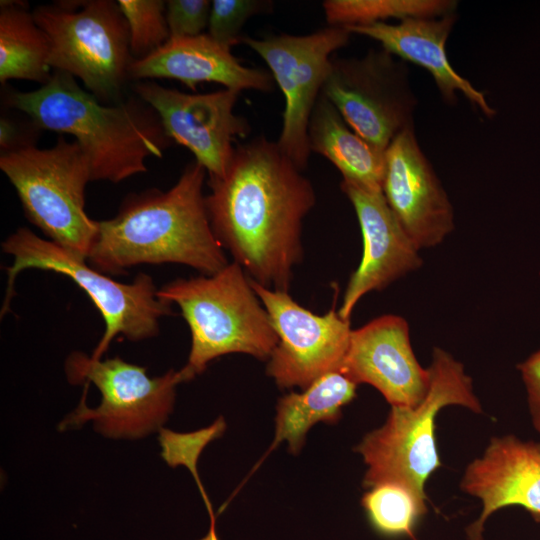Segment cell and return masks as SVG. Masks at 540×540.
Returning <instances> with one entry per match:
<instances>
[{
	"mask_svg": "<svg viewBox=\"0 0 540 540\" xmlns=\"http://www.w3.org/2000/svg\"><path fill=\"white\" fill-rule=\"evenodd\" d=\"M322 94L366 142L385 152L414 126L417 99L406 62L383 48L361 57H332Z\"/></svg>",
	"mask_w": 540,
	"mask_h": 540,
	"instance_id": "obj_10",
	"label": "cell"
},
{
	"mask_svg": "<svg viewBox=\"0 0 540 540\" xmlns=\"http://www.w3.org/2000/svg\"><path fill=\"white\" fill-rule=\"evenodd\" d=\"M0 168L29 221L50 241L87 260L97 221L85 211V188L92 179L79 144L63 135L49 148L27 144L1 153Z\"/></svg>",
	"mask_w": 540,
	"mask_h": 540,
	"instance_id": "obj_8",
	"label": "cell"
},
{
	"mask_svg": "<svg viewBox=\"0 0 540 540\" xmlns=\"http://www.w3.org/2000/svg\"><path fill=\"white\" fill-rule=\"evenodd\" d=\"M384 156L382 193L398 222L419 250L439 245L454 229V210L414 126L400 132Z\"/></svg>",
	"mask_w": 540,
	"mask_h": 540,
	"instance_id": "obj_14",
	"label": "cell"
},
{
	"mask_svg": "<svg viewBox=\"0 0 540 540\" xmlns=\"http://www.w3.org/2000/svg\"><path fill=\"white\" fill-rule=\"evenodd\" d=\"M226 424L223 417H219L210 426L189 433H178L167 428L159 430V444L161 457L170 466H185L194 477L201 495L205 501L209 515L214 516L210 501L205 493L197 471V462L205 446L219 438L225 431Z\"/></svg>",
	"mask_w": 540,
	"mask_h": 540,
	"instance_id": "obj_26",
	"label": "cell"
},
{
	"mask_svg": "<svg viewBox=\"0 0 540 540\" xmlns=\"http://www.w3.org/2000/svg\"><path fill=\"white\" fill-rule=\"evenodd\" d=\"M351 35L345 27L329 26L306 35L284 33L242 39L265 61L284 96L282 129L276 142L301 170L309 162V121L328 76L332 55L348 44Z\"/></svg>",
	"mask_w": 540,
	"mask_h": 540,
	"instance_id": "obj_11",
	"label": "cell"
},
{
	"mask_svg": "<svg viewBox=\"0 0 540 540\" xmlns=\"http://www.w3.org/2000/svg\"><path fill=\"white\" fill-rule=\"evenodd\" d=\"M200 540H219L214 525H211L209 532Z\"/></svg>",
	"mask_w": 540,
	"mask_h": 540,
	"instance_id": "obj_31",
	"label": "cell"
},
{
	"mask_svg": "<svg viewBox=\"0 0 540 540\" xmlns=\"http://www.w3.org/2000/svg\"><path fill=\"white\" fill-rule=\"evenodd\" d=\"M206 173L194 161L169 190L127 196L115 217L97 221L87 258L90 266L114 275L139 264L178 263L202 275L227 266L202 193Z\"/></svg>",
	"mask_w": 540,
	"mask_h": 540,
	"instance_id": "obj_2",
	"label": "cell"
},
{
	"mask_svg": "<svg viewBox=\"0 0 540 540\" xmlns=\"http://www.w3.org/2000/svg\"><path fill=\"white\" fill-rule=\"evenodd\" d=\"M361 504L376 531L386 536L406 535L413 540L414 526L427 512L426 500L395 482L369 488Z\"/></svg>",
	"mask_w": 540,
	"mask_h": 540,
	"instance_id": "obj_24",
	"label": "cell"
},
{
	"mask_svg": "<svg viewBox=\"0 0 540 540\" xmlns=\"http://www.w3.org/2000/svg\"><path fill=\"white\" fill-rule=\"evenodd\" d=\"M277 142L258 136L235 147L205 197L212 230L233 261L260 285L288 291L303 260V221L314 188Z\"/></svg>",
	"mask_w": 540,
	"mask_h": 540,
	"instance_id": "obj_1",
	"label": "cell"
},
{
	"mask_svg": "<svg viewBox=\"0 0 540 540\" xmlns=\"http://www.w3.org/2000/svg\"><path fill=\"white\" fill-rule=\"evenodd\" d=\"M460 488L482 503L480 516L466 528L469 540H483L487 519L507 506H520L540 523V442L514 435L494 437L466 467Z\"/></svg>",
	"mask_w": 540,
	"mask_h": 540,
	"instance_id": "obj_17",
	"label": "cell"
},
{
	"mask_svg": "<svg viewBox=\"0 0 540 540\" xmlns=\"http://www.w3.org/2000/svg\"><path fill=\"white\" fill-rule=\"evenodd\" d=\"M6 100L36 127L72 135L89 161L92 181L119 183L144 173L146 159L161 158L171 144L157 112L139 97L102 103L62 71L54 70L36 90L10 92Z\"/></svg>",
	"mask_w": 540,
	"mask_h": 540,
	"instance_id": "obj_3",
	"label": "cell"
},
{
	"mask_svg": "<svg viewBox=\"0 0 540 540\" xmlns=\"http://www.w3.org/2000/svg\"><path fill=\"white\" fill-rule=\"evenodd\" d=\"M65 373L84 392L58 429L92 422L95 431L111 439H139L159 431L173 411L176 386L187 382L181 370L151 378L145 367L120 357L95 360L81 351L67 357Z\"/></svg>",
	"mask_w": 540,
	"mask_h": 540,
	"instance_id": "obj_6",
	"label": "cell"
},
{
	"mask_svg": "<svg viewBox=\"0 0 540 540\" xmlns=\"http://www.w3.org/2000/svg\"><path fill=\"white\" fill-rule=\"evenodd\" d=\"M132 79L167 78L182 82L192 91L202 82H214L241 92H272L275 81L266 70L244 66L208 33L194 37L169 38L150 55L132 60Z\"/></svg>",
	"mask_w": 540,
	"mask_h": 540,
	"instance_id": "obj_18",
	"label": "cell"
},
{
	"mask_svg": "<svg viewBox=\"0 0 540 540\" xmlns=\"http://www.w3.org/2000/svg\"><path fill=\"white\" fill-rule=\"evenodd\" d=\"M339 371L357 385L376 388L391 406L419 405L430 386L429 370L413 352L407 321L392 314L352 329Z\"/></svg>",
	"mask_w": 540,
	"mask_h": 540,
	"instance_id": "obj_15",
	"label": "cell"
},
{
	"mask_svg": "<svg viewBox=\"0 0 540 540\" xmlns=\"http://www.w3.org/2000/svg\"><path fill=\"white\" fill-rule=\"evenodd\" d=\"M2 249L13 257V263L6 268L8 281L1 315L10 308L15 279L23 270L63 274L88 294L104 319V334L91 356L95 360L101 359L117 335L130 341L156 336L159 320L172 313L171 303L157 297L158 289L151 276L140 273L131 283L117 282L88 265L86 259L27 228H19L10 235Z\"/></svg>",
	"mask_w": 540,
	"mask_h": 540,
	"instance_id": "obj_7",
	"label": "cell"
},
{
	"mask_svg": "<svg viewBox=\"0 0 540 540\" xmlns=\"http://www.w3.org/2000/svg\"><path fill=\"white\" fill-rule=\"evenodd\" d=\"M308 140L311 152L327 158L342 174V181L382 191L385 152L361 138L322 93L310 117Z\"/></svg>",
	"mask_w": 540,
	"mask_h": 540,
	"instance_id": "obj_20",
	"label": "cell"
},
{
	"mask_svg": "<svg viewBox=\"0 0 540 540\" xmlns=\"http://www.w3.org/2000/svg\"><path fill=\"white\" fill-rule=\"evenodd\" d=\"M527 394L531 422L540 434V350L518 365Z\"/></svg>",
	"mask_w": 540,
	"mask_h": 540,
	"instance_id": "obj_29",
	"label": "cell"
},
{
	"mask_svg": "<svg viewBox=\"0 0 540 540\" xmlns=\"http://www.w3.org/2000/svg\"><path fill=\"white\" fill-rule=\"evenodd\" d=\"M278 336L266 373L281 388L306 389L319 377L339 371L351 335L350 320L333 306L317 315L299 305L288 291L274 290L250 278Z\"/></svg>",
	"mask_w": 540,
	"mask_h": 540,
	"instance_id": "obj_12",
	"label": "cell"
},
{
	"mask_svg": "<svg viewBox=\"0 0 540 540\" xmlns=\"http://www.w3.org/2000/svg\"><path fill=\"white\" fill-rule=\"evenodd\" d=\"M133 88L157 112L168 137L189 149L209 178L225 174L234 142L250 133L246 118L234 113L239 91L184 93L153 81L138 82Z\"/></svg>",
	"mask_w": 540,
	"mask_h": 540,
	"instance_id": "obj_13",
	"label": "cell"
},
{
	"mask_svg": "<svg viewBox=\"0 0 540 540\" xmlns=\"http://www.w3.org/2000/svg\"><path fill=\"white\" fill-rule=\"evenodd\" d=\"M32 14L48 37L51 68L81 80L102 103L121 102L133 58L117 1H58Z\"/></svg>",
	"mask_w": 540,
	"mask_h": 540,
	"instance_id": "obj_9",
	"label": "cell"
},
{
	"mask_svg": "<svg viewBox=\"0 0 540 540\" xmlns=\"http://www.w3.org/2000/svg\"><path fill=\"white\" fill-rule=\"evenodd\" d=\"M428 370L430 386L424 400L415 407L391 406L385 423L356 446L367 466L364 487L395 482L426 500V481L441 466L435 441L437 414L449 405L482 413L471 377L450 353L434 348Z\"/></svg>",
	"mask_w": 540,
	"mask_h": 540,
	"instance_id": "obj_5",
	"label": "cell"
},
{
	"mask_svg": "<svg viewBox=\"0 0 540 540\" xmlns=\"http://www.w3.org/2000/svg\"><path fill=\"white\" fill-rule=\"evenodd\" d=\"M49 55L48 37L26 5L1 1L0 82L18 79L46 84L52 76Z\"/></svg>",
	"mask_w": 540,
	"mask_h": 540,
	"instance_id": "obj_22",
	"label": "cell"
},
{
	"mask_svg": "<svg viewBox=\"0 0 540 540\" xmlns=\"http://www.w3.org/2000/svg\"><path fill=\"white\" fill-rule=\"evenodd\" d=\"M271 1L263 0H214L208 23V35L219 44L231 49L242 43L241 31L253 16L269 13Z\"/></svg>",
	"mask_w": 540,
	"mask_h": 540,
	"instance_id": "obj_27",
	"label": "cell"
},
{
	"mask_svg": "<svg viewBox=\"0 0 540 540\" xmlns=\"http://www.w3.org/2000/svg\"><path fill=\"white\" fill-rule=\"evenodd\" d=\"M211 2L208 0H169L166 20L170 38L194 37L208 28Z\"/></svg>",
	"mask_w": 540,
	"mask_h": 540,
	"instance_id": "obj_28",
	"label": "cell"
},
{
	"mask_svg": "<svg viewBox=\"0 0 540 540\" xmlns=\"http://www.w3.org/2000/svg\"><path fill=\"white\" fill-rule=\"evenodd\" d=\"M340 187L354 207L363 239L361 262L347 283L338 310L343 319L350 320L354 307L364 295L382 290L418 269L422 259L382 191L365 189L346 181H342Z\"/></svg>",
	"mask_w": 540,
	"mask_h": 540,
	"instance_id": "obj_16",
	"label": "cell"
},
{
	"mask_svg": "<svg viewBox=\"0 0 540 540\" xmlns=\"http://www.w3.org/2000/svg\"><path fill=\"white\" fill-rule=\"evenodd\" d=\"M128 30L133 60L142 59L170 38L166 20V2L162 0H119Z\"/></svg>",
	"mask_w": 540,
	"mask_h": 540,
	"instance_id": "obj_25",
	"label": "cell"
},
{
	"mask_svg": "<svg viewBox=\"0 0 540 540\" xmlns=\"http://www.w3.org/2000/svg\"><path fill=\"white\" fill-rule=\"evenodd\" d=\"M157 297L175 303L191 332V350L181 369L186 381L201 374L212 360L243 353L267 360L278 344L269 314L236 262L213 275L176 279Z\"/></svg>",
	"mask_w": 540,
	"mask_h": 540,
	"instance_id": "obj_4",
	"label": "cell"
},
{
	"mask_svg": "<svg viewBox=\"0 0 540 540\" xmlns=\"http://www.w3.org/2000/svg\"><path fill=\"white\" fill-rule=\"evenodd\" d=\"M356 387L343 373L334 371L319 377L301 393L282 396L276 406L272 447L285 440L292 454L299 453L313 425L339 420L342 408L355 398Z\"/></svg>",
	"mask_w": 540,
	"mask_h": 540,
	"instance_id": "obj_21",
	"label": "cell"
},
{
	"mask_svg": "<svg viewBox=\"0 0 540 540\" xmlns=\"http://www.w3.org/2000/svg\"><path fill=\"white\" fill-rule=\"evenodd\" d=\"M457 21L455 12L434 18H409L398 24L379 22L369 25L345 27L351 34L371 38L381 48L403 60L425 68L448 104H455L457 94L467 100L487 118L496 116L485 95L450 64L446 42Z\"/></svg>",
	"mask_w": 540,
	"mask_h": 540,
	"instance_id": "obj_19",
	"label": "cell"
},
{
	"mask_svg": "<svg viewBox=\"0 0 540 540\" xmlns=\"http://www.w3.org/2000/svg\"><path fill=\"white\" fill-rule=\"evenodd\" d=\"M454 0H326L322 3L329 26L353 27L409 18H434L456 11Z\"/></svg>",
	"mask_w": 540,
	"mask_h": 540,
	"instance_id": "obj_23",
	"label": "cell"
},
{
	"mask_svg": "<svg viewBox=\"0 0 540 540\" xmlns=\"http://www.w3.org/2000/svg\"><path fill=\"white\" fill-rule=\"evenodd\" d=\"M18 130L15 124L7 119L6 117H1L0 120V147L2 153L9 152L18 147H21V144L18 142Z\"/></svg>",
	"mask_w": 540,
	"mask_h": 540,
	"instance_id": "obj_30",
	"label": "cell"
}]
</instances>
